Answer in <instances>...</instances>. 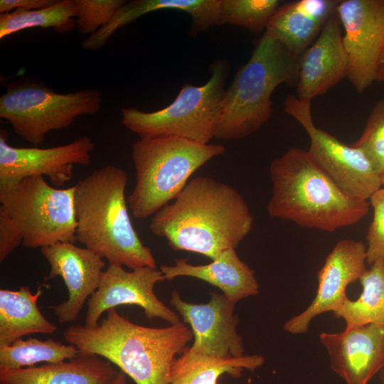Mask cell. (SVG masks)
<instances>
[{
    "instance_id": "obj_1",
    "label": "cell",
    "mask_w": 384,
    "mask_h": 384,
    "mask_svg": "<svg viewBox=\"0 0 384 384\" xmlns=\"http://www.w3.org/2000/svg\"><path fill=\"white\" fill-rule=\"evenodd\" d=\"M252 225L249 207L236 189L210 177L197 176L189 180L173 203L151 216L149 228L174 250L214 260L224 250L235 249Z\"/></svg>"
},
{
    "instance_id": "obj_2",
    "label": "cell",
    "mask_w": 384,
    "mask_h": 384,
    "mask_svg": "<svg viewBox=\"0 0 384 384\" xmlns=\"http://www.w3.org/2000/svg\"><path fill=\"white\" fill-rule=\"evenodd\" d=\"M63 336L80 353L114 364L137 384H168L176 356L183 353L193 334L181 322L164 328L138 325L112 308L97 325H70Z\"/></svg>"
},
{
    "instance_id": "obj_3",
    "label": "cell",
    "mask_w": 384,
    "mask_h": 384,
    "mask_svg": "<svg viewBox=\"0 0 384 384\" xmlns=\"http://www.w3.org/2000/svg\"><path fill=\"white\" fill-rule=\"evenodd\" d=\"M269 170L272 196L267 210L271 217L333 232L358 223L368 212L369 202L342 191L306 150L289 149Z\"/></svg>"
},
{
    "instance_id": "obj_4",
    "label": "cell",
    "mask_w": 384,
    "mask_h": 384,
    "mask_svg": "<svg viewBox=\"0 0 384 384\" xmlns=\"http://www.w3.org/2000/svg\"><path fill=\"white\" fill-rule=\"evenodd\" d=\"M127 181L124 169L107 165L75 185L76 240L110 264L132 270L156 268L150 248L131 222L125 198Z\"/></svg>"
},
{
    "instance_id": "obj_5",
    "label": "cell",
    "mask_w": 384,
    "mask_h": 384,
    "mask_svg": "<svg viewBox=\"0 0 384 384\" xmlns=\"http://www.w3.org/2000/svg\"><path fill=\"white\" fill-rule=\"evenodd\" d=\"M299 70V59L264 32L225 90L215 138L238 140L259 130L273 114L274 90L280 84L297 82Z\"/></svg>"
},
{
    "instance_id": "obj_6",
    "label": "cell",
    "mask_w": 384,
    "mask_h": 384,
    "mask_svg": "<svg viewBox=\"0 0 384 384\" xmlns=\"http://www.w3.org/2000/svg\"><path fill=\"white\" fill-rule=\"evenodd\" d=\"M225 151L220 144H201L177 137L135 141L132 159L136 183L127 198L133 216H152L176 198L196 171Z\"/></svg>"
},
{
    "instance_id": "obj_7",
    "label": "cell",
    "mask_w": 384,
    "mask_h": 384,
    "mask_svg": "<svg viewBox=\"0 0 384 384\" xmlns=\"http://www.w3.org/2000/svg\"><path fill=\"white\" fill-rule=\"evenodd\" d=\"M210 71L205 85L185 84L176 99L161 110L144 112L135 107L122 108V124L139 139L177 137L209 144L215 138L222 114L228 61L215 60Z\"/></svg>"
},
{
    "instance_id": "obj_8",
    "label": "cell",
    "mask_w": 384,
    "mask_h": 384,
    "mask_svg": "<svg viewBox=\"0 0 384 384\" xmlns=\"http://www.w3.org/2000/svg\"><path fill=\"white\" fill-rule=\"evenodd\" d=\"M74 193L75 186L56 188L43 176L28 177L17 183L0 184V208L18 228L26 247L75 243Z\"/></svg>"
},
{
    "instance_id": "obj_9",
    "label": "cell",
    "mask_w": 384,
    "mask_h": 384,
    "mask_svg": "<svg viewBox=\"0 0 384 384\" xmlns=\"http://www.w3.org/2000/svg\"><path fill=\"white\" fill-rule=\"evenodd\" d=\"M102 102L97 89L62 94L42 83L14 82L0 97V118L23 140L40 144L48 132L67 129L81 115L97 113Z\"/></svg>"
},
{
    "instance_id": "obj_10",
    "label": "cell",
    "mask_w": 384,
    "mask_h": 384,
    "mask_svg": "<svg viewBox=\"0 0 384 384\" xmlns=\"http://www.w3.org/2000/svg\"><path fill=\"white\" fill-rule=\"evenodd\" d=\"M311 102L288 95L284 110L306 130L310 138L308 151L332 181L348 195L368 201L381 188L380 176L360 149L343 144L314 125Z\"/></svg>"
},
{
    "instance_id": "obj_11",
    "label": "cell",
    "mask_w": 384,
    "mask_h": 384,
    "mask_svg": "<svg viewBox=\"0 0 384 384\" xmlns=\"http://www.w3.org/2000/svg\"><path fill=\"white\" fill-rule=\"evenodd\" d=\"M336 14L344 31L347 78L361 94L376 81L384 48V0H341Z\"/></svg>"
},
{
    "instance_id": "obj_12",
    "label": "cell",
    "mask_w": 384,
    "mask_h": 384,
    "mask_svg": "<svg viewBox=\"0 0 384 384\" xmlns=\"http://www.w3.org/2000/svg\"><path fill=\"white\" fill-rule=\"evenodd\" d=\"M165 279L156 268L144 267L126 271L122 265L109 264L99 287L88 299L85 325H97L104 312L123 304L142 307L149 319L160 318L171 324L180 322L178 316L154 292V285Z\"/></svg>"
},
{
    "instance_id": "obj_13",
    "label": "cell",
    "mask_w": 384,
    "mask_h": 384,
    "mask_svg": "<svg viewBox=\"0 0 384 384\" xmlns=\"http://www.w3.org/2000/svg\"><path fill=\"white\" fill-rule=\"evenodd\" d=\"M8 135L1 129L0 184L46 176L55 186H63L72 178L74 165H89L95 147L88 137L51 148L16 147L6 142Z\"/></svg>"
},
{
    "instance_id": "obj_14",
    "label": "cell",
    "mask_w": 384,
    "mask_h": 384,
    "mask_svg": "<svg viewBox=\"0 0 384 384\" xmlns=\"http://www.w3.org/2000/svg\"><path fill=\"white\" fill-rule=\"evenodd\" d=\"M170 303L191 326L194 342L187 348L190 352L217 358L244 356L242 338L236 331L238 319L233 314L236 303L224 294L212 293L208 303L195 304L184 302L174 290Z\"/></svg>"
},
{
    "instance_id": "obj_15",
    "label": "cell",
    "mask_w": 384,
    "mask_h": 384,
    "mask_svg": "<svg viewBox=\"0 0 384 384\" xmlns=\"http://www.w3.org/2000/svg\"><path fill=\"white\" fill-rule=\"evenodd\" d=\"M366 247L361 240L338 241L317 274L319 287L315 298L301 314L289 319L284 330L299 334L307 331L311 321L327 311L336 312L348 298V285L366 271Z\"/></svg>"
},
{
    "instance_id": "obj_16",
    "label": "cell",
    "mask_w": 384,
    "mask_h": 384,
    "mask_svg": "<svg viewBox=\"0 0 384 384\" xmlns=\"http://www.w3.org/2000/svg\"><path fill=\"white\" fill-rule=\"evenodd\" d=\"M50 271L45 279L60 277L68 291L67 301L52 306L60 324L75 321L87 299L97 289L105 263L90 250L72 242H58L41 248Z\"/></svg>"
},
{
    "instance_id": "obj_17",
    "label": "cell",
    "mask_w": 384,
    "mask_h": 384,
    "mask_svg": "<svg viewBox=\"0 0 384 384\" xmlns=\"http://www.w3.org/2000/svg\"><path fill=\"white\" fill-rule=\"evenodd\" d=\"M319 338L332 370L346 384H368L384 367V331L377 325L346 326L341 333L322 332Z\"/></svg>"
},
{
    "instance_id": "obj_18",
    "label": "cell",
    "mask_w": 384,
    "mask_h": 384,
    "mask_svg": "<svg viewBox=\"0 0 384 384\" xmlns=\"http://www.w3.org/2000/svg\"><path fill=\"white\" fill-rule=\"evenodd\" d=\"M341 28L336 11L316 41L300 57L297 82L299 98L311 100L326 94L347 78L348 56Z\"/></svg>"
},
{
    "instance_id": "obj_19",
    "label": "cell",
    "mask_w": 384,
    "mask_h": 384,
    "mask_svg": "<svg viewBox=\"0 0 384 384\" xmlns=\"http://www.w3.org/2000/svg\"><path fill=\"white\" fill-rule=\"evenodd\" d=\"M338 3L337 0H298L282 4L265 32L299 59L336 13Z\"/></svg>"
},
{
    "instance_id": "obj_20",
    "label": "cell",
    "mask_w": 384,
    "mask_h": 384,
    "mask_svg": "<svg viewBox=\"0 0 384 384\" xmlns=\"http://www.w3.org/2000/svg\"><path fill=\"white\" fill-rule=\"evenodd\" d=\"M110 361L90 353L57 363L19 368L0 367L1 384H112L118 374Z\"/></svg>"
},
{
    "instance_id": "obj_21",
    "label": "cell",
    "mask_w": 384,
    "mask_h": 384,
    "mask_svg": "<svg viewBox=\"0 0 384 384\" xmlns=\"http://www.w3.org/2000/svg\"><path fill=\"white\" fill-rule=\"evenodd\" d=\"M160 270L166 279L187 276L203 280L218 287L235 303L258 293L254 270L241 260L235 248L224 250L207 265H194L177 258L174 265H161Z\"/></svg>"
},
{
    "instance_id": "obj_22",
    "label": "cell",
    "mask_w": 384,
    "mask_h": 384,
    "mask_svg": "<svg viewBox=\"0 0 384 384\" xmlns=\"http://www.w3.org/2000/svg\"><path fill=\"white\" fill-rule=\"evenodd\" d=\"M220 0H134L118 9L111 21L92 35L88 36L84 46L97 50L119 28L148 13L161 9L178 10L187 13L192 20V31H207L218 26Z\"/></svg>"
},
{
    "instance_id": "obj_23",
    "label": "cell",
    "mask_w": 384,
    "mask_h": 384,
    "mask_svg": "<svg viewBox=\"0 0 384 384\" xmlns=\"http://www.w3.org/2000/svg\"><path fill=\"white\" fill-rule=\"evenodd\" d=\"M40 285L35 294L29 287L21 286L18 290H0V345L33 334H50L57 326L41 312L38 300L43 294Z\"/></svg>"
},
{
    "instance_id": "obj_24",
    "label": "cell",
    "mask_w": 384,
    "mask_h": 384,
    "mask_svg": "<svg viewBox=\"0 0 384 384\" xmlns=\"http://www.w3.org/2000/svg\"><path fill=\"white\" fill-rule=\"evenodd\" d=\"M263 363L259 355L217 358L193 353L186 347L173 361L168 384H217L224 373L238 377L242 370L253 371Z\"/></svg>"
},
{
    "instance_id": "obj_25",
    "label": "cell",
    "mask_w": 384,
    "mask_h": 384,
    "mask_svg": "<svg viewBox=\"0 0 384 384\" xmlns=\"http://www.w3.org/2000/svg\"><path fill=\"white\" fill-rule=\"evenodd\" d=\"M362 292L356 300L347 298L334 313L346 326L375 324L384 331V260L370 265L360 277Z\"/></svg>"
},
{
    "instance_id": "obj_26",
    "label": "cell",
    "mask_w": 384,
    "mask_h": 384,
    "mask_svg": "<svg viewBox=\"0 0 384 384\" xmlns=\"http://www.w3.org/2000/svg\"><path fill=\"white\" fill-rule=\"evenodd\" d=\"M78 11L75 0L56 1L37 10L16 9L0 14V39L22 30L52 28L59 33L71 31L76 26Z\"/></svg>"
},
{
    "instance_id": "obj_27",
    "label": "cell",
    "mask_w": 384,
    "mask_h": 384,
    "mask_svg": "<svg viewBox=\"0 0 384 384\" xmlns=\"http://www.w3.org/2000/svg\"><path fill=\"white\" fill-rule=\"evenodd\" d=\"M79 350L49 338L45 341L30 337L18 338L10 344L0 345V367L19 368L36 363H57L76 357Z\"/></svg>"
},
{
    "instance_id": "obj_28",
    "label": "cell",
    "mask_w": 384,
    "mask_h": 384,
    "mask_svg": "<svg viewBox=\"0 0 384 384\" xmlns=\"http://www.w3.org/2000/svg\"><path fill=\"white\" fill-rule=\"evenodd\" d=\"M281 4L278 0H220L218 26L230 24L254 33L265 31Z\"/></svg>"
},
{
    "instance_id": "obj_29",
    "label": "cell",
    "mask_w": 384,
    "mask_h": 384,
    "mask_svg": "<svg viewBox=\"0 0 384 384\" xmlns=\"http://www.w3.org/2000/svg\"><path fill=\"white\" fill-rule=\"evenodd\" d=\"M351 145L366 154L380 176L384 173V99L375 105L362 135Z\"/></svg>"
},
{
    "instance_id": "obj_30",
    "label": "cell",
    "mask_w": 384,
    "mask_h": 384,
    "mask_svg": "<svg viewBox=\"0 0 384 384\" xmlns=\"http://www.w3.org/2000/svg\"><path fill=\"white\" fill-rule=\"evenodd\" d=\"M77 7L76 26L82 34H94L106 26L124 0H75Z\"/></svg>"
},
{
    "instance_id": "obj_31",
    "label": "cell",
    "mask_w": 384,
    "mask_h": 384,
    "mask_svg": "<svg viewBox=\"0 0 384 384\" xmlns=\"http://www.w3.org/2000/svg\"><path fill=\"white\" fill-rule=\"evenodd\" d=\"M373 208V220L366 235V262L372 265L384 260V187L378 190L370 198Z\"/></svg>"
},
{
    "instance_id": "obj_32",
    "label": "cell",
    "mask_w": 384,
    "mask_h": 384,
    "mask_svg": "<svg viewBox=\"0 0 384 384\" xmlns=\"http://www.w3.org/2000/svg\"><path fill=\"white\" fill-rule=\"evenodd\" d=\"M23 237L9 216L0 208V261L3 262L20 245Z\"/></svg>"
},
{
    "instance_id": "obj_33",
    "label": "cell",
    "mask_w": 384,
    "mask_h": 384,
    "mask_svg": "<svg viewBox=\"0 0 384 384\" xmlns=\"http://www.w3.org/2000/svg\"><path fill=\"white\" fill-rule=\"evenodd\" d=\"M55 1V0H1L0 13H9L16 9H41L53 5Z\"/></svg>"
},
{
    "instance_id": "obj_34",
    "label": "cell",
    "mask_w": 384,
    "mask_h": 384,
    "mask_svg": "<svg viewBox=\"0 0 384 384\" xmlns=\"http://www.w3.org/2000/svg\"><path fill=\"white\" fill-rule=\"evenodd\" d=\"M376 81L384 82V48L381 52L377 65Z\"/></svg>"
},
{
    "instance_id": "obj_35",
    "label": "cell",
    "mask_w": 384,
    "mask_h": 384,
    "mask_svg": "<svg viewBox=\"0 0 384 384\" xmlns=\"http://www.w3.org/2000/svg\"><path fill=\"white\" fill-rule=\"evenodd\" d=\"M112 384H127L126 374L119 370L118 374Z\"/></svg>"
},
{
    "instance_id": "obj_36",
    "label": "cell",
    "mask_w": 384,
    "mask_h": 384,
    "mask_svg": "<svg viewBox=\"0 0 384 384\" xmlns=\"http://www.w3.org/2000/svg\"><path fill=\"white\" fill-rule=\"evenodd\" d=\"M380 379L381 384H384V367L380 370Z\"/></svg>"
},
{
    "instance_id": "obj_37",
    "label": "cell",
    "mask_w": 384,
    "mask_h": 384,
    "mask_svg": "<svg viewBox=\"0 0 384 384\" xmlns=\"http://www.w3.org/2000/svg\"><path fill=\"white\" fill-rule=\"evenodd\" d=\"M382 186H384V173L380 176Z\"/></svg>"
}]
</instances>
